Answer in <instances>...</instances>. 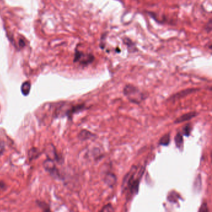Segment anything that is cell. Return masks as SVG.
Masks as SVG:
<instances>
[{
	"label": "cell",
	"instance_id": "obj_6",
	"mask_svg": "<svg viewBox=\"0 0 212 212\" xmlns=\"http://www.w3.org/2000/svg\"><path fill=\"white\" fill-rule=\"evenodd\" d=\"M116 177L111 172H108L105 174L103 178V181L110 187H113L116 182Z\"/></svg>",
	"mask_w": 212,
	"mask_h": 212
},
{
	"label": "cell",
	"instance_id": "obj_17",
	"mask_svg": "<svg viewBox=\"0 0 212 212\" xmlns=\"http://www.w3.org/2000/svg\"><path fill=\"white\" fill-rule=\"evenodd\" d=\"M211 19H210V21H208V23H207V24L206 25V30L208 32H210L211 30Z\"/></svg>",
	"mask_w": 212,
	"mask_h": 212
},
{
	"label": "cell",
	"instance_id": "obj_9",
	"mask_svg": "<svg viewBox=\"0 0 212 212\" xmlns=\"http://www.w3.org/2000/svg\"><path fill=\"white\" fill-rule=\"evenodd\" d=\"M174 141L177 148L182 150L183 146V135L180 132H178L176 134L174 138Z\"/></svg>",
	"mask_w": 212,
	"mask_h": 212
},
{
	"label": "cell",
	"instance_id": "obj_14",
	"mask_svg": "<svg viewBox=\"0 0 212 212\" xmlns=\"http://www.w3.org/2000/svg\"><path fill=\"white\" fill-rule=\"evenodd\" d=\"M115 210L113 207V206L111 204L109 203L105 205L104 206H103V208L100 210V211H103V212H105V211H114Z\"/></svg>",
	"mask_w": 212,
	"mask_h": 212
},
{
	"label": "cell",
	"instance_id": "obj_11",
	"mask_svg": "<svg viewBox=\"0 0 212 212\" xmlns=\"http://www.w3.org/2000/svg\"><path fill=\"white\" fill-rule=\"evenodd\" d=\"M170 141V135L169 134H166V135H164L160 139L159 142V145H160V146H167L169 144Z\"/></svg>",
	"mask_w": 212,
	"mask_h": 212
},
{
	"label": "cell",
	"instance_id": "obj_1",
	"mask_svg": "<svg viewBox=\"0 0 212 212\" xmlns=\"http://www.w3.org/2000/svg\"><path fill=\"white\" fill-rule=\"evenodd\" d=\"M145 168L141 167L138 169L137 165L132 166L130 170L125 176L122 183V192H129L131 197L135 196L138 193L139 184L144 174Z\"/></svg>",
	"mask_w": 212,
	"mask_h": 212
},
{
	"label": "cell",
	"instance_id": "obj_5",
	"mask_svg": "<svg viewBox=\"0 0 212 212\" xmlns=\"http://www.w3.org/2000/svg\"><path fill=\"white\" fill-rule=\"evenodd\" d=\"M198 90L197 88H188L186 89V90H184L183 91H181L180 92H178L177 93L174 94V95H172L171 97H170L169 100H178L179 98H181L183 97H186L187 95L189 94H191L193 92H197Z\"/></svg>",
	"mask_w": 212,
	"mask_h": 212
},
{
	"label": "cell",
	"instance_id": "obj_4",
	"mask_svg": "<svg viewBox=\"0 0 212 212\" xmlns=\"http://www.w3.org/2000/svg\"><path fill=\"white\" fill-rule=\"evenodd\" d=\"M44 167L47 172H49L52 176L55 177H58L59 176V174L58 170L56 168L53 160L51 159H48L44 161Z\"/></svg>",
	"mask_w": 212,
	"mask_h": 212
},
{
	"label": "cell",
	"instance_id": "obj_18",
	"mask_svg": "<svg viewBox=\"0 0 212 212\" xmlns=\"http://www.w3.org/2000/svg\"><path fill=\"white\" fill-rule=\"evenodd\" d=\"M19 46H20V47H24V46H25V42H24L23 40H20V41H19Z\"/></svg>",
	"mask_w": 212,
	"mask_h": 212
},
{
	"label": "cell",
	"instance_id": "obj_13",
	"mask_svg": "<svg viewBox=\"0 0 212 212\" xmlns=\"http://www.w3.org/2000/svg\"><path fill=\"white\" fill-rule=\"evenodd\" d=\"M179 197L180 196L178 195V194L174 192H170L169 194L168 197H167V199H168V200L171 202L176 203L178 201V199L179 198Z\"/></svg>",
	"mask_w": 212,
	"mask_h": 212
},
{
	"label": "cell",
	"instance_id": "obj_7",
	"mask_svg": "<svg viewBox=\"0 0 212 212\" xmlns=\"http://www.w3.org/2000/svg\"><path fill=\"white\" fill-rule=\"evenodd\" d=\"M197 115H198V113L197 112H190V113H188L183 114V115L180 116V117H178V118H177L174 121V123L175 124L181 123V122L189 121V120H191V119L193 118L194 117L196 116Z\"/></svg>",
	"mask_w": 212,
	"mask_h": 212
},
{
	"label": "cell",
	"instance_id": "obj_10",
	"mask_svg": "<svg viewBox=\"0 0 212 212\" xmlns=\"http://www.w3.org/2000/svg\"><path fill=\"white\" fill-rule=\"evenodd\" d=\"M31 90V83L29 82H25L21 85V90L24 96L28 95Z\"/></svg>",
	"mask_w": 212,
	"mask_h": 212
},
{
	"label": "cell",
	"instance_id": "obj_8",
	"mask_svg": "<svg viewBox=\"0 0 212 212\" xmlns=\"http://www.w3.org/2000/svg\"><path fill=\"white\" fill-rule=\"evenodd\" d=\"M95 136H96L94 134L87 130H82L79 134V135H78V138H79V139L81 141H86L88 140V139L93 138Z\"/></svg>",
	"mask_w": 212,
	"mask_h": 212
},
{
	"label": "cell",
	"instance_id": "obj_15",
	"mask_svg": "<svg viewBox=\"0 0 212 212\" xmlns=\"http://www.w3.org/2000/svg\"><path fill=\"white\" fill-rule=\"evenodd\" d=\"M29 154L30 159L32 160V158H35L37 157V154H38V151L36 149H32L29 151Z\"/></svg>",
	"mask_w": 212,
	"mask_h": 212
},
{
	"label": "cell",
	"instance_id": "obj_16",
	"mask_svg": "<svg viewBox=\"0 0 212 212\" xmlns=\"http://www.w3.org/2000/svg\"><path fill=\"white\" fill-rule=\"evenodd\" d=\"M199 211H208V206H207V205H206V203H204L202 206H201V207L200 208Z\"/></svg>",
	"mask_w": 212,
	"mask_h": 212
},
{
	"label": "cell",
	"instance_id": "obj_12",
	"mask_svg": "<svg viewBox=\"0 0 212 212\" xmlns=\"http://www.w3.org/2000/svg\"><path fill=\"white\" fill-rule=\"evenodd\" d=\"M192 126L191 124H187L184 126L182 128V132H181L183 135L188 137L191 135V131H192Z\"/></svg>",
	"mask_w": 212,
	"mask_h": 212
},
{
	"label": "cell",
	"instance_id": "obj_2",
	"mask_svg": "<svg viewBox=\"0 0 212 212\" xmlns=\"http://www.w3.org/2000/svg\"><path fill=\"white\" fill-rule=\"evenodd\" d=\"M124 95L132 103L139 105L146 98V95L139 89L131 84L126 85L123 89Z\"/></svg>",
	"mask_w": 212,
	"mask_h": 212
},
{
	"label": "cell",
	"instance_id": "obj_3",
	"mask_svg": "<svg viewBox=\"0 0 212 212\" xmlns=\"http://www.w3.org/2000/svg\"><path fill=\"white\" fill-rule=\"evenodd\" d=\"M94 60V56L92 54L85 55L83 53L77 51L75 55L74 62H80L81 64L87 65L91 64Z\"/></svg>",
	"mask_w": 212,
	"mask_h": 212
}]
</instances>
